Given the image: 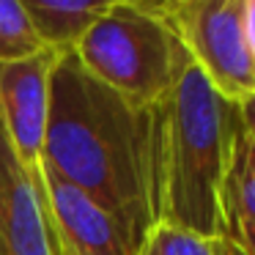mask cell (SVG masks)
Segmentation results:
<instances>
[{"label":"cell","mask_w":255,"mask_h":255,"mask_svg":"<svg viewBox=\"0 0 255 255\" xmlns=\"http://www.w3.org/2000/svg\"><path fill=\"white\" fill-rule=\"evenodd\" d=\"M148 159L151 113L96 83L72 50H58L41 165L99 200L137 247L154 225Z\"/></svg>","instance_id":"cell-1"},{"label":"cell","mask_w":255,"mask_h":255,"mask_svg":"<svg viewBox=\"0 0 255 255\" xmlns=\"http://www.w3.org/2000/svg\"><path fill=\"white\" fill-rule=\"evenodd\" d=\"M148 195L154 222L225 236L222 184L242 134L239 105L220 94L192 61L151 107Z\"/></svg>","instance_id":"cell-2"},{"label":"cell","mask_w":255,"mask_h":255,"mask_svg":"<svg viewBox=\"0 0 255 255\" xmlns=\"http://www.w3.org/2000/svg\"><path fill=\"white\" fill-rule=\"evenodd\" d=\"M80 66L140 110H151L176 85L189 55L167 19L113 3L72 47Z\"/></svg>","instance_id":"cell-3"},{"label":"cell","mask_w":255,"mask_h":255,"mask_svg":"<svg viewBox=\"0 0 255 255\" xmlns=\"http://www.w3.org/2000/svg\"><path fill=\"white\" fill-rule=\"evenodd\" d=\"M167 25L189 61L231 102L255 94V66L244 36V0H184Z\"/></svg>","instance_id":"cell-4"},{"label":"cell","mask_w":255,"mask_h":255,"mask_svg":"<svg viewBox=\"0 0 255 255\" xmlns=\"http://www.w3.org/2000/svg\"><path fill=\"white\" fill-rule=\"evenodd\" d=\"M39 184L50 211L58 255H134L137 244L88 192L41 165Z\"/></svg>","instance_id":"cell-5"},{"label":"cell","mask_w":255,"mask_h":255,"mask_svg":"<svg viewBox=\"0 0 255 255\" xmlns=\"http://www.w3.org/2000/svg\"><path fill=\"white\" fill-rule=\"evenodd\" d=\"M58 50L0 63V121L11 148L30 173L39 176L44 154L47 113H50V74Z\"/></svg>","instance_id":"cell-6"},{"label":"cell","mask_w":255,"mask_h":255,"mask_svg":"<svg viewBox=\"0 0 255 255\" xmlns=\"http://www.w3.org/2000/svg\"><path fill=\"white\" fill-rule=\"evenodd\" d=\"M0 233L6 255H58L39 176L11 148L0 121Z\"/></svg>","instance_id":"cell-7"},{"label":"cell","mask_w":255,"mask_h":255,"mask_svg":"<svg viewBox=\"0 0 255 255\" xmlns=\"http://www.w3.org/2000/svg\"><path fill=\"white\" fill-rule=\"evenodd\" d=\"M116 0H19L36 36L50 50H72L74 41L113 8Z\"/></svg>","instance_id":"cell-8"},{"label":"cell","mask_w":255,"mask_h":255,"mask_svg":"<svg viewBox=\"0 0 255 255\" xmlns=\"http://www.w3.org/2000/svg\"><path fill=\"white\" fill-rule=\"evenodd\" d=\"M222 225L225 239L233 244L255 239V143L244 127L222 184Z\"/></svg>","instance_id":"cell-9"},{"label":"cell","mask_w":255,"mask_h":255,"mask_svg":"<svg viewBox=\"0 0 255 255\" xmlns=\"http://www.w3.org/2000/svg\"><path fill=\"white\" fill-rule=\"evenodd\" d=\"M134 255H231L225 236H203L170 222H154Z\"/></svg>","instance_id":"cell-10"},{"label":"cell","mask_w":255,"mask_h":255,"mask_svg":"<svg viewBox=\"0 0 255 255\" xmlns=\"http://www.w3.org/2000/svg\"><path fill=\"white\" fill-rule=\"evenodd\" d=\"M50 47L41 44L19 0H0V63L36 55Z\"/></svg>","instance_id":"cell-11"},{"label":"cell","mask_w":255,"mask_h":255,"mask_svg":"<svg viewBox=\"0 0 255 255\" xmlns=\"http://www.w3.org/2000/svg\"><path fill=\"white\" fill-rule=\"evenodd\" d=\"M121 6H129V8H137V11H145V14H154V17H162L165 19L178 3L184 0H116Z\"/></svg>","instance_id":"cell-12"},{"label":"cell","mask_w":255,"mask_h":255,"mask_svg":"<svg viewBox=\"0 0 255 255\" xmlns=\"http://www.w3.org/2000/svg\"><path fill=\"white\" fill-rule=\"evenodd\" d=\"M244 36H247V50L255 66V0H244Z\"/></svg>","instance_id":"cell-13"},{"label":"cell","mask_w":255,"mask_h":255,"mask_svg":"<svg viewBox=\"0 0 255 255\" xmlns=\"http://www.w3.org/2000/svg\"><path fill=\"white\" fill-rule=\"evenodd\" d=\"M239 113H242V127L247 137L255 143V94H250L244 102H239Z\"/></svg>","instance_id":"cell-14"},{"label":"cell","mask_w":255,"mask_h":255,"mask_svg":"<svg viewBox=\"0 0 255 255\" xmlns=\"http://www.w3.org/2000/svg\"><path fill=\"white\" fill-rule=\"evenodd\" d=\"M236 247H242L247 255H255V239H247V242H242V244H236Z\"/></svg>","instance_id":"cell-15"},{"label":"cell","mask_w":255,"mask_h":255,"mask_svg":"<svg viewBox=\"0 0 255 255\" xmlns=\"http://www.w3.org/2000/svg\"><path fill=\"white\" fill-rule=\"evenodd\" d=\"M231 255H247V253H244V250H242V247H236V244H233V242H231Z\"/></svg>","instance_id":"cell-16"},{"label":"cell","mask_w":255,"mask_h":255,"mask_svg":"<svg viewBox=\"0 0 255 255\" xmlns=\"http://www.w3.org/2000/svg\"><path fill=\"white\" fill-rule=\"evenodd\" d=\"M0 255H6V244H3V233H0Z\"/></svg>","instance_id":"cell-17"}]
</instances>
